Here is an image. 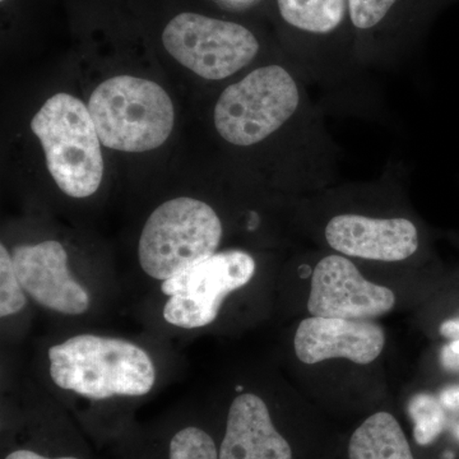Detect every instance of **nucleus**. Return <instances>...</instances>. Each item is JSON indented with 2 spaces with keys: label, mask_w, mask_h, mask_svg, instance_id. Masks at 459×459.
Masks as SVG:
<instances>
[{
  "label": "nucleus",
  "mask_w": 459,
  "mask_h": 459,
  "mask_svg": "<svg viewBox=\"0 0 459 459\" xmlns=\"http://www.w3.org/2000/svg\"><path fill=\"white\" fill-rule=\"evenodd\" d=\"M48 356L56 385L91 400L141 397L156 383L151 356L120 338L78 334L50 347Z\"/></svg>",
  "instance_id": "1"
},
{
  "label": "nucleus",
  "mask_w": 459,
  "mask_h": 459,
  "mask_svg": "<svg viewBox=\"0 0 459 459\" xmlns=\"http://www.w3.org/2000/svg\"><path fill=\"white\" fill-rule=\"evenodd\" d=\"M100 141L122 152H146L165 143L175 111L166 91L152 81L117 75L100 84L89 101Z\"/></svg>",
  "instance_id": "2"
},
{
  "label": "nucleus",
  "mask_w": 459,
  "mask_h": 459,
  "mask_svg": "<svg viewBox=\"0 0 459 459\" xmlns=\"http://www.w3.org/2000/svg\"><path fill=\"white\" fill-rule=\"evenodd\" d=\"M44 148L48 169L69 197L98 192L104 177V157L89 108L68 93L48 100L31 122Z\"/></svg>",
  "instance_id": "3"
},
{
  "label": "nucleus",
  "mask_w": 459,
  "mask_h": 459,
  "mask_svg": "<svg viewBox=\"0 0 459 459\" xmlns=\"http://www.w3.org/2000/svg\"><path fill=\"white\" fill-rule=\"evenodd\" d=\"M221 238V220L211 205L195 198L171 199L144 223L138 259L147 276L166 281L216 255Z\"/></svg>",
  "instance_id": "4"
},
{
  "label": "nucleus",
  "mask_w": 459,
  "mask_h": 459,
  "mask_svg": "<svg viewBox=\"0 0 459 459\" xmlns=\"http://www.w3.org/2000/svg\"><path fill=\"white\" fill-rule=\"evenodd\" d=\"M299 104L291 74L280 65L263 66L223 91L214 108V126L229 143L252 146L279 131Z\"/></svg>",
  "instance_id": "5"
},
{
  "label": "nucleus",
  "mask_w": 459,
  "mask_h": 459,
  "mask_svg": "<svg viewBox=\"0 0 459 459\" xmlns=\"http://www.w3.org/2000/svg\"><path fill=\"white\" fill-rule=\"evenodd\" d=\"M255 262L243 250H225L189 265L171 279L162 281L169 296L164 318L175 327H205L219 316L223 300L250 282Z\"/></svg>",
  "instance_id": "6"
},
{
  "label": "nucleus",
  "mask_w": 459,
  "mask_h": 459,
  "mask_svg": "<svg viewBox=\"0 0 459 459\" xmlns=\"http://www.w3.org/2000/svg\"><path fill=\"white\" fill-rule=\"evenodd\" d=\"M162 42L180 65L211 81L237 74L259 51L258 40L247 27L195 13L172 18Z\"/></svg>",
  "instance_id": "7"
},
{
  "label": "nucleus",
  "mask_w": 459,
  "mask_h": 459,
  "mask_svg": "<svg viewBox=\"0 0 459 459\" xmlns=\"http://www.w3.org/2000/svg\"><path fill=\"white\" fill-rule=\"evenodd\" d=\"M394 305L391 289L365 279L342 255L325 256L313 272L307 300L313 316L371 320L391 312Z\"/></svg>",
  "instance_id": "8"
},
{
  "label": "nucleus",
  "mask_w": 459,
  "mask_h": 459,
  "mask_svg": "<svg viewBox=\"0 0 459 459\" xmlns=\"http://www.w3.org/2000/svg\"><path fill=\"white\" fill-rule=\"evenodd\" d=\"M12 259L26 294L41 307L65 316L89 310V291L69 271L68 253L59 241L14 247Z\"/></svg>",
  "instance_id": "9"
},
{
  "label": "nucleus",
  "mask_w": 459,
  "mask_h": 459,
  "mask_svg": "<svg viewBox=\"0 0 459 459\" xmlns=\"http://www.w3.org/2000/svg\"><path fill=\"white\" fill-rule=\"evenodd\" d=\"M385 344L383 328L371 320L310 316L299 325L295 353L304 364L347 359L367 365L376 360Z\"/></svg>",
  "instance_id": "10"
},
{
  "label": "nucleus",
  "mask_w": 459,
  "mask_h": 459,
  "mask_svg": "<svg viewBox=\"0 0 459 459\" xmlns=\"http://www.w3.org/2000/svg\"><path fill=\"white\" fill-rule=\"evenodd\" d=\"M332 249L353 258L401 262L415 255L418 229L407 219H373L361 214H340L325 228Z\"/></svg>",
  "instance_id": "11"
},
{
  "label": "nucleus",
  "mask_w": 459,
  "mask_h": 459,
  "mask_svg": "<svg viewBox=\"0 0 459 459\" xmlns=\"http://www.w3.org/2000/svg\"><path fill=\"white\" fill-rule=\"evenodd\" d=\"M219 459H292L291 446L258 395L244 394L232 402Z\"/></svg>",
  "instance_id": "12"
},
{
  "label": "nucleus",
  "mask_w": 459,
  "mask_h": 459,
  "mask_svg": "<svg viewBox=\"0 0 459 459\" xmlns=\"http://www.w3.org/2000/svg\"><path fill=\"white\" fill-rule=\"evenodd\" d=\"M350 459H415L394 415L377 412L353 431Z\"/></svg>",
  "instance_id": "13"
},
{
  "label": "nucleus",
  "mask_w": 459,
  "mask_h": 459,
  "mask_svg": "<svg viewBox=\"0 0 459 459\" xmlns=\"http://www.w3.org/2000/svg\"><path fill=\"white\" fill-rule=\"evenodd\" d=\"M281 16L303 31L329 33L341 25L346 0H277Z\"/></svg>",
  "instance_id": "14"
},
{
  "label": "nucleus",
  "mask_w": 459,
  "mask_h": 459,
  "mask_svg": "<svg viewBox=\"0 0 459 459\" xmlns=\"http://www.w3.org/2000/svg\"><path fill=\"white\" fill-rule=\"evenodd\" d=\"M409 413L412 419L413 437L419 446H429L442 434L446 427V412L440 398L433 394H416L409 403Z\"/></svg>",
  "instance_id": "15"
},
{
  "label": "nucleus",
  "mask_w": 459,
  "mask_h": 459,
  "mask_svg": "<svg viewBox=\"0 0 459 459\" xmlns=\"http://www.w3.org/2000/svg\"><path fill=\"white\" fill-rule=\"evenodd\" d=\"M26 291L17 279L13 259L5 246H0V316H14L26 307Z\"/></svg>",
  "instance_id": "16"
},
{
  "label": "nucleus",
  "mask_w": 459,
  "mask_h": 459,
  "mask_svg": "<svg viewBox=\"0 0 459 459\" xmlns=\"http://www.w3.org/2000/svg\"><path fill=\"white\" fill-rule=\"evenodd\" d=\"M170 459H219L212 437L195 427L181 429L172 437Z\"/></svg>",
  "instance_id": "17"
},
{
  "label": "nucleus",
  "mask_w": 459,
  "mask_h": 459,
  "mask_svg": "<svg viewBox=\"0 0 459 459\" xmlns=\"http://www.w3.org/2000/svg\"><path fill=\"white\" fill-rule=\"evenodd\" d=\"M353 26L369 30L386 16L397 0H347Z\"/></svg>",
  "instance_id": "18"
},
{
  "label": "nucleus",
  "mask_w": 459,
  "mask_h": 459,
  "mask_svg": "<svg viewBox=\"0 0 459 459\" xmlns=\"http://www.w3.org/2000/svg\"><path fill=\"white\" fill-rule=\"evenodd\" d=\"M440 364L446 371L459 374V340H452L440 351Z\"/></svg>",
  "instance_id": "19"
},
{
  "label": "nucleus",
  "mask_w": 459,
  "mask_h": 459,
  "mask_svg": "<svg viewBox=\"0 0 459 459\" xmlns=\"http://www.w3.org/2000/svg\"><path fill=\"white\" fill-rule=\"evenodd\" d=\"M440 336L448 340H459V316L444 320L439 327Z\"/></svg>",
  "instance_id": "20"
},
{
  "label": "nucleus",
  "mask_w": 459,
  "mask_h": 459,
  "mask_svg": "<svg viewBox=\"0 0 459 459\" xmlns=\"http://www.w3.org/2000/svg\"><path fill=\"white\" fill-rule=\"evenodd\" d=\"M440 401L444 404V407L448 409H458L459 407V385L449 386V388L444 389L440 394Z\"/></svg>",
  "instance_id": "21"
},
{
  "label": "nucleus",
  "mask_w": 459,
  "mask_h": 459,
  "mask_svg": "<svg viewBox=\"0 0 459 459\" xmlns=\"http://www.w3.org/2000/svg\"><path fill=\"white\" fill-rule=\"evenodd\" d=\"M5 459H78L75 457H56L50 458L45 455H39V453L29 451V449H20V451L12 452Z\"/></svg>",
  "instance_id": "22"
},
{
  "label": "nucleus",
  "mask_w": 459,
  "mask_h": 459,
  "mask_svg": "<svg viewBox=\"0 0 459 459\" xmlns=\"http://www.w3.org/2000/svg\"><path fill=\"white\" fill-rule=\"evenodd\" d=\"M2 2H3V0H2Z\"/></svg>",
  "instance_id": "23"
}]
</instances>
